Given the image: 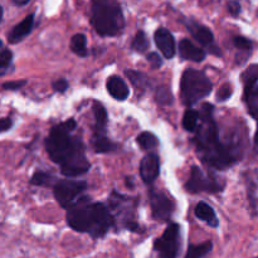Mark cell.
<instances>
[{
    "label": "cell",
    "mask_w": 258,
    "mask_h": 258,
    "mask_svg": "<svg viewBox=\"0 0 258 258\" xmlns=\"http://www.w3.org/2000/svg\"><path fill=\"white\" fill-rule=\"evenodd\" d=\"M202 125L194 136L202 160L217 169H226L236 161L233 154L219 140V131L213 120V106L204 103L202 106Z\"/></svg>",
    "instance_id": "cell-1"
},
{
    "label": "cell",
    "mask_w": 258,
    "mask_h": 258,
    "mask_svg": "<svg viewBox=\"0 0 258 258\" xmlns=\"http://www.w3.org/2000/svg\"><path fill=\"white\" fill-rule=\"evenodd\" d=\"M91 24L101 37L120 34L125 27V19L118 0H92Z\"/></svg>",
    "instance_id": "cell-2"
},
{
    "label": "cell",
    "mask_w": 258,
    "mask_h": 258,
    "mask_svg": "<svg viewBox=\"0 0 258 258\" xmlns=\"http://www.w3.org/2000/svg\"><path fill=\"white\" fill-rule=\"evenodd\" d=\"M213 85L202 71L188 68L181 76L180 97L185 106H191L212 92Z\"/></svg>",
    "instance_id": "cell-3"
},
{
    "label": "cell",
    "mask_w": 258,
    "mask_h": 258,
    "mask_svg": "<svg viewBox=\"0 0 258 258\" xmlns=\"http://www.w3.org/2000/svg\"><path fill=\"white\" fill-rule=\"evenodd\" d=\"M76 126H77L76 121L70 118L63 123L54 126L45 140V150L49 158L58 165H60L72 146L75 136H71V131L75 130Z\"/></svg>",
    "instance_id": "cell-4"
},
{
    "label": "cell",
    "mask_w": 258,
    "mask_h": 258,
    "mask_svg": "<svg viewBox=\"0 0 258 258\" xmlns=\"http://www.w3.org/2000/svg\"><path fill=\"white\" fill-rule=\"evenodd\" d=\"M90 163L86 158L85 146H83L82 140L78 136H75L73 144L71 146L70 151L64 156L63 161L60 163V171L64 176L68 178H76L82 174L87 173L90 169Z\"/></svg>",
    "instance_id": "cell-5"
},
{
    "label": "cell",
    "mask_w": 258,
    "mask_h": 258,
    "mask_svg": "<svg viewBox=\"0 0 258 258\" xmlns=\"http://www.w3.org/2000/svg\"><path fill=\"white\" fill-rule=\"evenodd\" d=\"M92 212L93 203L90 197H82L77 199L70 208L67 209V223L76 232L80 233H90L92 226Z\"/></svg>",
    "instance_id": "cell-6"
},
{
    "label": "cell",
    "mask_w": 258,
    "mask_h": 258,
    "mask_svg": "<svg viewBox=\"0 0 258 258\" xmlns=\"http://www.w3.org/2000/svg\"><path fill=\"white\" fill-rule=\"evenodd\" d=\"M180 246V226L171 223L165 229L163 236L154 243V249L158 252L159 258H176Z\"/></svg>",
    "instance_id": "cell-7"
},
{
    "label": "cell",
    "mask_w": 258,
    "mask_h": 258,
    "mask_svg": "<svg viewBox=\"0 0 258 258\" xmlns=\"http://www.w3.org/2000/svg\"><path fill=\"white\" fill-rule=\"evenodd\" d=\"M87 184L86 181L77 180H59L53 188L55 201L62 208L68 209L76 202L78 196L86 190Z\"/></svg>",
    "instance_id": "cell-8"
},
{
    "label": "cell",
    "mask_w": 258,
    "mask_h": 258,
    "mask_svg": "<svg viewBox=\"0 0 258 258\" xmlns=\"http://www.w3.org/2000/svg\"><path fill=\"white\" fill-rule=\"evenodd\" d=\"M185 189L189 193H218L223 189V185L213 176L206 174L199 166H193L190 171V178L186 181Z\"/></svg>",
    "instance_id": "cell-9"
},
{
    "label": "cell",
    "mask_w": 258,
    "mask_h": 258,
    "mask_svg": "<svg viewBox=\"0 0 258 258\" xmlns=\"http://www.w3.org/2000/svg\"><path fill=\"white\" fill-rule=\"evenodd\" d=\"M113 223L112 216L110 211L102 203H93L92 212V226L90 234L93 238H101L107 233Z\"/></svg>",
    "instance_id": "cell-10"
},
{
    "label": "cell",
    "mask_w": 258,
    "mask_h": 258,
    "mask_svg": "<svg viewBox=\"0 0 258 258\" xmlns=\"http://www.w3.org/2000/svg\"><path fill=\"white\" fill-rule=\"evenodd\" d=\"M150 197V206L153 211V217L159 222H166L170 218L173 213V206L171 202L163 191H159L153 189L149 193Z\"/></svg>",
    "instance_id": "cell-11"
},
{
    "label": "cell",
    "mask_w": 258,
    "mask_h": 258,
    "mask_svg": "<svg viewBox=\"0 0 258 258\" xmlns=\"http://www.w3.org/2000/svg\"><path fill=\"white\" fill-rule=\"evenodd\" d=\"M186 27H188L189 32L191 33L194 38L201 43L203 47L208 48L211 52H213L216 55H221V52L218 50V47L214 44V35L213 33L207 28L206 25L199 24V23L194 22V20H189L186 22Z\"/></svg>",
    "instance_id": "cell-12"
},
{
    "label": "cell",
    "mask_w": 258,
    "mask_h": 258,
    "mask_svg": "<svg viewBox=\"0 0 258 258\" xmlns=\"http://www.w3.org/2000/svg\"><path fill=\"white\" fill-rule=\"evenodd\" d=\"M160 173V160L156 154H148L140 163V176L145 184H151Z\"/></svg>",
    "instance_id": "cell-13"
},
{
    "label": "cell",
    "mask_w": 258,
    "mask_h": 258,
    "mask_svg": "<svg viewBox=\"0 0 258 258\" xmlns=\"http://www.w3.org/2000/svg\"><path fill=\"white\" fill-rule=\"evenodd\" d=\"M156 47L159 48L166 59H171L175 55V40L171 33L165 28H159L154 35Z\"/></svg>",
    "instance_id": "cell-14"
},
{
    "label": "cell",
    "mask_w": 258,
    "mask_h": 258,
    "mask_svg": "<svg viewBox=\"0 0 258 258\" xmlns=\"http://www.w3.org/2000/svg\"><path fill=\"white\" fill-rule=\"evenodd\" d=\"M34 25V14H29L24 20L18 23L14 28L8 34V42L10 44H17V43L22 42L27 35L30 34Z\"/></svg>",
    "instance_id": "cell-15"
},
{
    "label": "cell",
    "mask_w": 258,
    "mask_h": 258,
    "mask_svg": "<svg viewBox=\"0 0 258 258\" xmlns=\"http://www.w3.org/2000/svg\"><path fill=\"white\" fill-rule=\"evenodd\" d=\"M179 54L183 59L193 60V62H202L206 58V52L202 48L197 47L191 40L183 39L179 43Z\"/></svg>",
    "instance_id": "cell-16"
},
{
    "label": "cell",
    "mask_w": 258,
    "mask_h": 258,
    "mask_svg": "<svg viewBox=\"0 0 258 258\" xmlns=\"http://www.w3.org/2000/svg\"><path fill=\"white\" fill-rule=\"evenodd\" d=\"M106 87H107L108 93L117 101H125L130 95V90H128L127 85L118 76H111L107 80Z\"/></svg>",
    "instance_id": "cell-17"
},
{
    "label": "cell",
    "mask_w": 258,
    "mask_h": 258,
    "mask_svg": "<svg viewBox=\"0 0 258 258\" xmlns=\"http://www.w3.org/2000/svg\"><path fill=\"white\" fill-rule=\"evenodd\" d=\"M242 81L244 85V100H248L249 96L256 90V83L258 81V64H253L247 68L246 72L242 75Z\"/></svg>",
    "instance_id": "cell-18"
},
{
    "label": "cell",
    "mask_w": 258,
    "mask_h": 258,
    "mask_svg": "<svg viewBox=\"0 0 258 258\" xmlns=\"http://www.w3.org/2000/svg\"><path fill=\"white\" fill-rule=\"evenodd\" d=\"M196 216L197 218H199L201 221H204L209 227H213L217 228L219 224L218 218H217L216 213H214L213 208L211 206H208L207 203H198V206L196 207Z\"/></svg>",
    "instance_id": "cell-19"
},
{
    "label": "cell",
    "mask_w": 258,
    "mask_h": 258,
    "mask_svg": "<svg viewBox=\"0 0 258 258\" xmlns=\"http://www.w3.org/2000/svg\"><path fill=\"white\" fill-rule=\"evenodd\" d=\"M93 113H95L96 118L95 134H97V135H105L106 125H107V112H106L102 103L97 102V101L93 102Z\"/></svg>",
    "instance_id": "cell-20"
},
{
    "label": "cell",
    "mask_w": 258,
    "mask_h": 258,
    "mask_svg": "<svg viewBox=\"0 0 258 258\" xmlns=\"http://www.w3.org/2000/svg\"><path fill=\"white\" fill-rule=\"evenodd\" d=\"M71 50L78 57H87L88 50H87V38L85 34H75L71 38Z\"/></svg>",
    "instance_id": "cell-21"
},
{
    "label": "cell",
    "mask_w": 258,
    "mask_h": 258,
    "mask_svg": "<svg viewBox=\"0 0 258 258\" xmlns=\"http://www.w3.org/2000/svg\"><path fill=\"white\" fill-rule=\"evenodd\" d=\"M212 248H213V243L209 241L201 244H189L185 258H203L212 251Z\"/></svg>",
    "instance_id": "cell-22"
},
{
    "label": "cell",
    "mask_w": 258,
    "mask_h": 258,
    "mask_svg": "<svg viewBox=\"0 0 258 258\" xmlns=\"http://www.w3.org/2000/svg\"><path fill=\"white\" fill-rule=\"evenodd\" d=\"M92 146L96 153H110V151L115 150L116 148L115 144L111 143L106 138V135H97V134H93Z\"/></svg>",
    "instance_id": "cell-23"
},
{
    "label": "cell",
    "mask_w": 258,
    "mask_h": 258,
    "mask_svg": "<svg viewBox=\"0 0 258 258\" xmlns=\"http://www.w3.org/2000/svg\"><path fill=\"white\" fill-rule=\"evenodd\" d=\"M136 141H138V145L144 150H153L159 145L158 138L154 134L149 133V131L141 133L136 139Z\"/></svg>",
    "instance_id": "cell-24"
},
{
    "label": "cell",
    "mask_w": 258,
    "mask_h": 258,
    "mask_svg": "<svg viewBox=\"0 0 258 258\" xmlns=\"http://www.w3.org/2000/svg\"><path fill=\"white\" fill-rule=\"evenodd\" d=\"M149 45H150V43H149L146 34L144 32H141V30H139L135 37H134L133 43H131V48L134 50H136V52L144 53L149 49Z\"/></svg>",
    "instance_id": "cell-25"
},
{
    "label": "cell",
    "mask_w": 258,
    "mask_h": 258,
    "mask_svg": "<svg viewBox=\"0 0 258 258\" xmlns=\"http://www.w3.org/2000/svg\"><path fill=\"white\" fill-rule=\"evenodd\" d=\"M199 120V112H197L196 110H188L184 113L183 117V127L186 131H196L197 125H198Z\"/></svg>",
    "instance_id": "cell-26"
},
{
    "label": "cell",
    "mask_w": 258,
    "mask_h": 258,
    "mask_svg": "<svg viewBox=\"0 0 258 258\" xmlns=\"http://www.w3.org/2000/svg\"><path fill=\"white\" fill-rule=\"evenodd\" d=\"M155 98L163 106H169L173 103V95H171L170 90L168 87H165V86H161V87L156 88Z\"/></svg>",
    "instance_id": "cell-27"
},
{
    "label": "cell",
    "mask_w": 258,
    "mask_h": 258,
    "mask_svg": "<svg viewBox=\"0 0 258 258\" xmlns=\"http://www.w3.org/2000/svg\"><path fill=\"white\" fill-rule=\"evenodd\" d=\"M126 76H127V77L131 80V82L139 88H145L149 83L148 77L140 72H135V71H126Z\"/></svg>",
    "instance_id": "cell-28"
},
{
    "label": "cell",
    "mask_w": 258,
    "mask_h": 258,
    "mask_svg": "<svg viewBox=\"0 0 258 258\" xmlns=\"http://www.w3.org/2000/svg\"><path fill=\"white\" fill-rule=\"evenodd\" d=\"M13 60V53L7 48H3L2 53H0V75L4 76L8 68L10 67Z\"/></svg>",
    "instance_id": "cell-29"
},
{
    "label": "cell",
    "mask_w": 258,
    "mask_h": 258,
    "mask_svg": "<svg viewBox=\"0 0 258 258\" xmlns=\"http://www.w3.org/2000/svg\"><path fill=\"white\" fill-rule=\"evenodd\" d=\"M50 181V175H48L44 171H37V173L33 174V176L30 178V184L37 186H43L49 184Z\"/></svg>",
    "instance_id": "cell-30"
},
{
    "label": "cell",
    "mask_w": 258,
    "mask_h": 258,
    "mask_svg": "<svg viewBox=\"0 0 258 258\" xmlns=\"http://www.w3.org/2000/svg\"><path fill=\"white\" fill-rule=\"evenodd\" d=\"M232 93H233V88L231 87V85L226 83V85L222 86V87L218 90V92H217V96H216L217 101H219V102H222V101H227L229 97H231Z\"/></svg>",
    "instance_id": "cell-31"
},
{
    "label": "cell",
    "mask_w": 258,
    "mask_h": 258,
    "mask_svg": "<svg viewBox=\"0 0 258 258\" xmlns=\"http://www.w3.org/2000/svg\"><path fill=\"white\" fill-rule=\"evenodd\" d=\"M233 43L238 49H242V50L252 49V42L244 37H234Z\"/></svg>",
    "instance_id": "cell-32"
},
{
    "label": "cell",
    "mask_w": 258,
    "mask_h": 258,
    "mask_svg": "<svg viewBox=\"0 0 258 258\" xmlns=\"http://www.w3.org/2000/svg\"><path fill=\"white\" fill-rule=\"evenodd\" d=\"M146 59H148L151 68H154V70H158V68H160L161 64H163V60H161L160 55H159L158 53H149Z\"/></svg>",
    "instance_id": "cell-33"
},
{
    "label": "cell",
    "mask_w": 258,
    "mask_h": 258,
    "mask_svg": "<svg viewBox=\"0 0 258 258\" xmlns=\"http://www.w3.org/2000/svg\"><path fill=\"white\" fill-rule=\"evenodd\" d=\"M27 85V81L22 80V81H14V82H7L3 85V88L4 90H9V91H17L20 90L22 87Z\"/></svg>",
    "instance_id": "cell-34"
},
{
    "label": "cell",
    "mask_w": 258,
    "mask_h": 258,
    "mask_svg": "<svg viewBox=\"0 0 258 258\" xmlns=\"http://www.w3.org/2000/svg\"><path fill=\"white\" fill-rule=\"evenodd\" d=\"M52 87L53 90L55 91V92H66V91L68 90V87H70V85H68V82L66 80H63V78H60V80H57L54 81V82L52 83Z\"/></svg>",
    "instance_id": "cell-35"
},
{
    "label": "cell",
    "mask_w": 258,
    "mask_h": 258,
    "mask_svg": "<svg viewBox=\"0 0 258 258\" xmlns=\"http://www.w3.org/2000/svg\"><path fill=\"white\" fill-rule=\"evenodd\" d=\"M228 10L233 17H237V15L241 13V5L237 2H229L228 3Z\"/></svg>",
    "instance_id": "cell-36"
},
{
    "label": "cell",
    "mask_w": 258,
    "mask_h": 258,
    "mask_svg": "<svg viewBox=\"0 0 258 258\" xmlns=\"http://www.w3.org/2000/svg\"><path fill=\"white\" fill-rule=\"evenodd\" d=\"M12 125H13L12 118L4 117V118H3V120H2V122H0V128H2V131H3V133H4V131L9 130V128L12 127Z\"/></svg>",
    "instance_id": "cell-37"
},
{
    "label": "cell",
    "mask_w": 258,
    "mask_h": 258,
    "mask_svg": "<svg viewBox=\"0 0 258 258\" xmlns=\"http://www.w3.org/2000/svg\"><path fill=\"white\" fill-rule=\"evenodd\" d=\"M15 5H25L27 3H29L30 0H12Z\"/></svg>",
    "instance_id": "cell-38"
}]
</instances>
